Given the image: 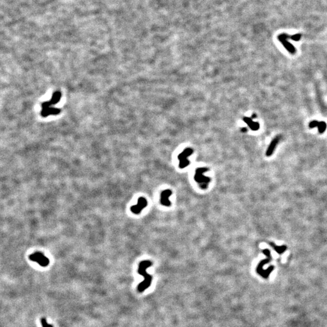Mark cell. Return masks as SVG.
<instances>
[{
    "mask_svg": "<svg viewBox=\"0 0 327 327\" xmlns=\"http://www.w3.org/2000/svg\"><path fill=\"white\" fill-rule=\"evenodd\" d=\"M152 262L150 261H143L139 264L138 273L144 277V281L140 283L138 286V291L139 293L144 291L151 285L152 276L147 273V268L152 266Z\"/></svg>",
    "mask_w": 327,
    "mask_h": 327,
    "instance_id": "1",
    "label": "cell"
},
{
    "mask_svg": "<svg viewBox=\"0 0 327 327\" xmlns=\"http://www.w3.org/2000/svg\"><path fill=\"white\" fill-rule=\"evenodd\" d=\"M208 170V169L207 167H199L198 168L195 172L194 179L202 190L207 189L211 182V178L210 177L204 175V173Z\"/></svg>",
    "mask_w": 327,
    "mask_h": 327,
    "instance_id": "2",
    "label": "cell"
},
{
    "mask_svg": "<svg viewBox=\"0 0 327 327\" xmlns=\"http://www.w3.org/2000/svg\"><path fill=\"white\" fill-rule=\"evenodd\" d=\"M262 253L264 254L265 255L267 256V258L265 259L264 260H262L261 261L259 264L258 265V267H256V272L259 275H261V276L264 277V278H267L269 275L270 274V273L271 271H273V270H274V267L273 266H271V267H270L267 270H263V267L265 265L267 264V263L270 262V261L272 259V257L271 256V254H270V252L268 249H264Z\"/></svg>",
    "mask_w": 327,
    "mask_h": 327,
    "instance_id": "3",
    "label": "cell"
},
{
    "mask_svg": "<svg viewBox=\"0 0 327 327\" xmlns=\"http://www.w3.org/2000/svg\"><path fill=\"white\" fill-rule=\"evenodd\" d=\"M29 258L30 261L37 262L42 267H47L50 264L49 259L41 252H35L30 254Z\"/></svg>",
    "mask_w": 327,
    "mask_h": 327,
    "instance_id": "4",
    "label": "cell"
},
{
    "mask_svg": "<svg viewBox=\"0 0 327 327\" xmlns=\"http://www.w3.org/2000/svg\"><path fill=\"white\" fill-rule=\"evenodd\" d=\"M192 153H193V150L190 148H187L178 155L177 158L179 161V167L181 169L184 168L190 164V161L188 160L187 158L190 156Z\"/></svg>",
    "mask_w": 327,
    "mask_h": 327,
    "instance_id": "5",
    "label": "cell"
},
{
    "mask_svg": "<svg viewBox=\"0 0 327 327\" xmlns=\"http://www.w3.org/2000/svg\"><path fill=\"white\" fill-rule=\"evenodd\" d=\"M291 38V36L286 34H282L278 36V39L279 41L283 44L284 47L289 52V53L292 54H294L296 53V49L293 46L292 44H291L288 41V39Z\"/></svg>",
    "mask_w": 327,
    "mask_h": 327,
    "instance_id": "6",
    "label": "cell"
},
{
    "mask_svg": "<svg viewBox=\"0 0 327 327\" xmlns=\"http://www.w3.org/2000/svg\"><path fill=\"white\" fill-rule=\"evenodd\" d=\"M147 201L145 198L140 197L138 198V204L137 205H133L130 208V210L134 214H139L142 210L147 206Z\"/></svg>",
    "mask_w": 327,
    "mask_h": 327,
    "instance_id": "7",
    "label": "cell"
},
{
    "mask_svg": "<svg viewBox=\"0 0 327 327\" xmlns=\"http://www.w3.org/2000/svg\"><path fill=\"white\" fill-rule=\"evenodd\" d=\"M172 195V191L169 189L163 190L161 193V204L165 207H170L172 205L169 198Z\"/></svg>",
    "mask_w": 327,
    "mask_h": 327,
    "instance_id": "8",
    "label": "cell"
},
{
    "mask_svg": "<svg viewBox=\"0 0 327 327\" xmlns=\"http://www.w3.org/2000/svg\"><path fill=\"white\" fill-rule=\"evenodd\" d=\"M279 138L278 137H276L270 143L269 147H268V150H267L266 152V155L267 156H270L273 155V151L275 150L276 147L278 142H279Z\"/></svg>",
    "mask_w": 327,
    "mask_h": 327,
    "instance_id": "9",
    "label": "cell"
},
{
    "mask_svg": "<svg viewBox=\"0 0 327 327\" xmlns=\"http://www.w3.org/2000/svg\"><path fill=\"white\" fill-rule=\"evenodd\" d=\"M270 245L271 247H272L274 250L276 251V252L279 254H282L283 253L285 252L287 249V246L285 245H282V246H277L276 245H275V244H274L273 242H270Z\"/></svg>",
    "mask_w": 327,
    "mask_h": 327,
    "instance_id": "10",
    "label": "cell"
},
{
    "mask_svg": "<svg viewBox=\"0 0 327 327\" xmlns=\"http://www.w3.org/2000/svg\"><path fill=\"white\" fill-rule=\"evenodd\" d=\"M244 121L248 124V125L251 128V129L253 130H257L259 128V124L258 123H254L252 121L251 119L245 118Z\"/></svg>",
    "mask_w": 327,
    "mask_h": 327,
    "instance_id": "11",
    "label": "cell"
},
{
    "mask_svg": "<svg viewBox=\"0 0 327 327\" xmlns=\"http://www.w3.org/2000/svg\"><path fill=\"white\" fill-rule=\"evenodd\" d=\"M318 127V130H319V132L320 133H323L325 130H326V128H327V124L325 122H320L319 123V124L317 126Z\"/></svg>",
    "mask_w": 327,
    "mask_h": 327,
    "instance_id": "12",
    "label": "cell"
},
{
    "mask_svg": "<svg viewBox=\"0 0 327 327\" xmlns=\"http://www.w3.org/2000/svg\"><path fill=\"white\" fill-rule=\"evenodd\" d=\"M301 35L298 34H295V35H293L292 36H291V39L293 40V41H298L301 39Z\"/></svg>",
    "mask_w": 327,
    "mask_h": 327,
    "instance_id": "13",
    "label": "cell"
},
{
    "mask_svg": "<svg viewBox=\"0 0 327 327\" xmlns=\"http://www.w3.org/2000/svg\"><path fill=\"white\" fill-rule=\"evenodd\" d=\"M41 324H42L43 327H53L52 325L47 324V322L46 321V319L45 318H43L41 319Z\"/></svg>",
    "mask_w": 327,
    "mask_h": 327,
    "instance_id": "14",
    "label": "cell"
},
{
    "mask_svg": "<svg viewBox=\"0 0 327 327\" xmlns=\"http://www.w3.org/2000/svg\"><path fill=\"white\" fill-rule=\"evenodd\" d=\"M319 122H318V121H311V122L310 123L309 127H310V128H315L316 127H317L318 124H319Z\"/></svg>",
    "mask_w": 327,
    "mask_h": 327,
    "instance_id": "15",
    "label": "cell"
}]
</instances>
